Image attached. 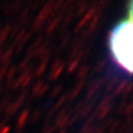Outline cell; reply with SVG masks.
I'll return each instance as SVG.
<instances>
[{
    "mask_svg": "<svg viewBox=\"0 0 133 133\" xmlns=\"http://www.w3.org/2000/svg\"><path fill=\"white\" fill-rule=\"evenodd\" d=\"M109 49L115 62L121 68L132 72V21L119 23L109 36Z\"/></svg>",
    "mask_w": 133,
    "mask_h": 133,
    "instance_id": "cell-1",
    "label": "cell"
},
{
    "mask_svg": "<svg viewBox=\"0 0 133 133\" xmlns=\"http://www.w3.org/2000/svg\"><path fill=\"white\" fill-rule=\"evenodd\" d=\"M48 89V86L43 85V84H42V83H39V84H38V85H36V87H35V93H38V95H43V93L45 92V90Z\"/></svg>",
    "mask_w": 133,
    "mask_h": 133,
    "instance_id": "cell-4",
    "label": "cell"
},
{
    "mask_svg": "<svg viewBox=\"0 0 133 133\" xmlns=\"http://www.w3.org/2000/svg\"><path fill=\"white\" fill-rule=\"evenodd\" d=\"M67 120H68V116L62 114V115H60V116L58 117V119H57V123L61 126V125H64V124L66 123Z\"/></svg>",
    "mask_w": 133,
    "mask_h": 133,
    "instance_id": "cell-6",
    "label": "cell"
},
{
    "mask_svg": "<svg viewBox=\"0 0 133 133\" xmlns=\"http://www.w3.org/2000/svg\"><path fill=\"white\" fill-rule=\"evenodd\" d=\"M58 67H56V65H54L53 66V69H52V75H51V78L54 79V78H56V77L59 76V74L61 73L62 69H63V64H61L60 62H58Z\"/></svg>",
    "mask_w": 133,
    "mask_h": 133,
    "instance_id": "cell-2",
    "label": "cell"
},
{
    "mask_svg": "<svg viewBox=\"0 0 133 133\" xmlns=\"http://www.w3.org/2000/svg\"><path fill=\"white\" fill-rule=\"evenodd\" d=\"M28 114H29V111H28V110H25L24 112L21 114V115H20L19 121H18V124H19L20 127L24 126L25 122H26V120H27V117H28Z\"/></svg>",
    "mask_w": 133,
    "mask_h": 133,
    "instance_id": "cell-5",
    "label": "cell"
},
{
    "mask_svg": "<svg viewBox=\"0 0 133 133\" xmlns=\"http://www.w3.org/2000/svg\"><path fill=\"white\" fill-rule=\"evenodd\" d=\"M109 105H108V102H105L104 104H102L100 108V110H99V112H100V117L105 116L109 112Z\"/></svg>",
    "mask_w": 133,
    "mask_h": 133,
    "instance_id": "cell-3",
    "label": "cell"
}]
</instances>
